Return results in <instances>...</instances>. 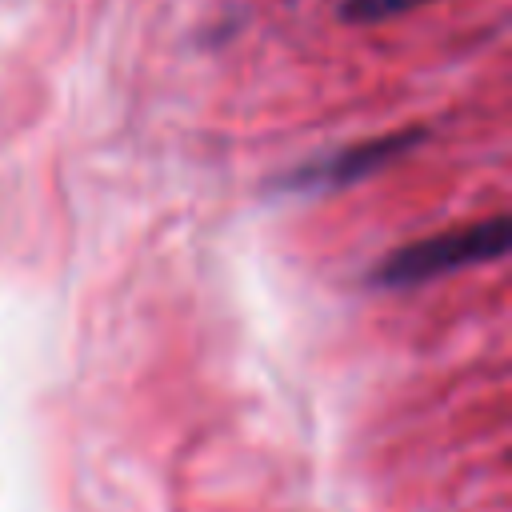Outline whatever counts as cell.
<instances>
[{
	"label": "cell",
	"instance_id": "6da1fadb",
	"mask_svg": "<svg viewBox=\"0 0 512 512\" xmlns=\"http://www.w3.org/2000/svg\"><path fill=\"white\" fill-rule=\"evenodd\" d=\"M504 252H508V220L488 216V220L444 228V232H432L424 240H408V244L392 248L388 256H380L372 264L368 284L372 288H420V284L452 276L460 268L500 260Z\"/></svg>",
	"mask_w": 512,
	"mask_h": 512
},
{
	"label": "cell",
	"instance_id": "7a4b0ae2",
	"mask_svg": "<svg viewBox=\"0 0 512 512\" xmlns=\"http://www.w3.org/2000/svg\"><path fill=\"white\" fill-rule=\"evenodd\" d=\"M428 136V128H400V132H384V136H368L356 144H340L324 156H312L288 172L276 176L280 192H332V188H348L356 180L376 176L380 168L396 164L400 156H408L412 148H420V140Z\"/></svg>",
	"mask_w": 512,
	"mask_h": 512
},
{
	"label": "cell",
	"instance_id": "3957f363",
	"mask_svg": "<svg viewBox=\"0 0 512 512\" xmlns=\"http://www.w3.org/2000/svg\"><path fill=\"white\" fill-rule=\"evenodd\" d=\"M420 4H428V0H340V16L356 20V24H372V20H388V16H400Z\"/></svg>",
	"mask_w": 512,
	"mask_h": 512
}]
</instances>
